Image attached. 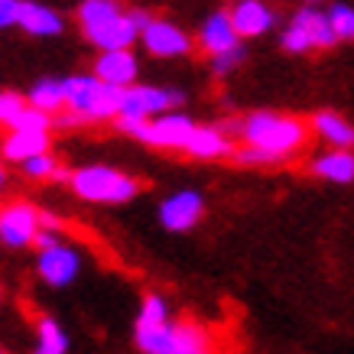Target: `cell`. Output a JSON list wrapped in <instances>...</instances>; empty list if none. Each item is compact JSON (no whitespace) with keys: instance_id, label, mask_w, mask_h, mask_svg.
I'll use <instances>...</instances> for the list:
<instances>
[{"instance_id":"obj_33","label":"cell","mask_w":354,"mask_h":354,"mask_svg":"<svg viewBox=\"0 0 354 354\" xmlns=\"http://www.w3.org/2000/svg\"><path fill=\"white\" fill-rule=\"evenodd\" d=\"M0 354H3V351H0Z\"/></svg>"},{"instance_id":"obj_32","label":"cell","mask_w":354,"mask_h":354,"mask_svg":"<svg viewBox=\"0 0 354 354\" xmlns=\"http://www.w3.org/2000/svg\"><path fill=\"white\" fill-rule=\"evenodd\" d=\"M3 183H7V172L0 169V189H3Z\"/></svg>"},{"instance_id":"obj_28","label":"cell","mask_w":354,"mask_h":354,"mask_svg":"<svg viewBox=\"0 0 354 354\" xmlns=\"http://www.w3.org/2000/svg\"><path fill=\"white\" fill-rule=\"evenodd\" d=\"M244 46H234V49H225V53H218V55H212V72L215 75H231L237 65L244 62Z\"/></svg>"},{"instance_id":"obj_25","label":"cell","mask_w":354,"mask_h":354,"mask_svg":"<svg viewBox=\"0 0 354 354\" xmlns=\"http://www.w3.org/2000/svg\"><path fill=\"white\" fill-rule=\"evenodd\" d=\"M328 20L338 39H354V7L348 3H332L328 7Z\"/></svg>"},{"instance_id":"obj_16","label":"cell","mask_w":354,"mask_h":354,"mask_svg":"<svg viewBox=\"0 0 354 354\" xmlns=\"http://www.w3.org/2000/svg\"><path fill=\"white\" fill-rule=\"evenodd\" d=\"M198 46H202L208 55H218V53H225V49L241 46V36H237L234 23H231V13L227 10L212 13V17L202 23V30H198Z\"/></svg>"},{"instance_id":"obj_27","label":"cell","mask_w":354,"mask_h":354,"mask_svg":"<svg viewBox=\"0 0 354 354\" xmlns=\"http://www.w3.org/2000/svg\"><path fill=\"white\" fill-rule=\"evenodd\" d=\"M23 172L30 176V179H55V172H59V162L53 160V153H39V156H30L26 162H20Z\"/></svg>"},{"instance_id":"obj_6","label":"cell","mask_w":354,"mask_h":354,"mask_svg":"<svg viewBox=\"0 0 354 354\" xmlns=\"http://www.w3.org/2000/svg\"><path fill=\"white\" fill-rule=\"evenodd\" d=\"M338 43V36L332 30V20H328V10H319V7H299L292 13L290 26L283 30V39L279 46L286 53H309V49H332Z\"/></svg>"},{"instance_id":"obj_19","label":"cell","mask_w":354,"mask_h":354,"mask_svg":"<svg viewBox=\"0 0 354 354\" xmlns=\"http://www.w3.org/2000/svg\"><path fill=\"white\" fill-rule=\"evenodd\" d=\"M312 172L325 179V183H335V185H348L354 183V150H328V153H319L312 160Z\"/></svg>"},{"instance_id":"obj_10","label":"cell","mask_w":354,"mask_h":354,"mask_svg":"<svg viewBox=\"0 0 354 354\" xmlns=\"http://www.w3.org/2000/svg\"><path fill=\"white\" fill-rule=\"evenodd\" d=\"M39 231V208L30 202H10L0 208V244L26 247Z\"/></svg>"},{"instance_id":"obj_21","label":"cell","mask_w":354,"mask_h":354,"mask_svg":"<svg viewBox=\"0 0 354 354\" xmlns=\"http://www.w3.org/2000/svg\"><path fill=\"white\" fill-rule=\"evenodd\" d=\"M26 104L32 108L46 111V114H59L65 111V88H62V78H39L36 85L30 88V95H26Z\"/></svg>"},{"instance_id":"obj_14","label":"cell","mask_w":354,"mask_h":354,"mask_svg":"<svg viewBox=\"0 0 354 354\" xmlns=\"http://www.w3.org/2000/svg\"><path fill=\"white\" fill-rule=\"evenodd\" d=\"M95 75L114 88H130L140 75V62L130 49H108V53L97 55Z\"/></svg>"},{"instance_id":"obj_24","label":"cell","mask_w":354,"mask_h":354,"mask_svg":"<svg viewBox=\"0 0 354 354\" xmlns=\"http://www.w3.org/2000/svg\"><path fill=\"white\" fill-rule=\"evenodd\" d=\"M53 124H55L53 114L32 108V104H23L20 114H17L7 127H10V130H49V133H53Z\"/></svg>"},{"instance_id":"obj_9","label":"cell","mask_w":354,"mask_h":354,"mask_svg":"<svg viewBox=\"0 0 354 354\" xmlns=\"http://www.w3.org/2000/svg\"><path fill=\"white\" fill-rule=\"evenodd\" d=\"M140 43L150 55L156 59H176V55H189L192 49V39L189 32L179 30L172 20H160V17H150L147 26L140 30Z\"/></svg>"},{"instance_id":"obj_2","label":"cell","mask_w":354,"mask_h":354,"mask_svg":"<svg viewBox=\"0 0 354 354\" xmlns=\"http://www.w3.org/2000/svg\"><path fill=\"white\" fill-rule=\"evenodd\" d=\"M137 348L143 354H215L212 335L198 322H156V325H137Z\"/></svg>"},{"instance_id":"obj_23","label":"cell","mask_w":354,"mask_h":354,"mask_svg":"<svg viewBox=\"0 0 354 354\" xmlns=\"http://www.w3.org/2000/svg\"><path fill=\"white\" fill-rule=\"evenodd\" d=\"M124 13L118 0H85L82 7H78V23H82V30L85 26H97V23L111 20V17H118Z\"/></svg>"},{"instance_id":"obj_13","label":"cell","mask_w":354,"mask_h":354,"mask_svg":"<svg viewBox=\"0 0 354 354\" xmlns=\"http://www.w3.org/2000/svg\"><path fill=\"white\" fill-rule=\"evenodd\" d=\"M185 153L192 160H225L234 153V140L221 124H195Z\"/></svg>"},{"instance_id":"obj_22","label":"cell","mask_w":354,"mask_h":354,"mask_svg":"<svg viewBox=\"0 0 354 354\" xmlns=\"http://www.w3.org/2000/svg\"><path fill=\"white\" fill-rule=\"evenodd\" d=\"M68 351V335L55 319H39L36 325V348L32 354H65Z\"/></svg>"},{"instance_id":"obj_29","label":"cell","mask_w":354,"mask_h":354,"mask_svg":"<svg viewBox=\"0 0 354 354\" xmlns=\"http://www.w3.org/2000/svg\"><path fill=\"white\" fill-rule=\"evenodd\" d=\"M17 10H20V0H0V30L17 26Z\"/></svg>"},{"instance_id":"obj_18","label":"cell","mask_w":354,"mask_h":354,"mask_svg":"<svg viewBox=\"0 0 354 354\" xmlns=\"http://www.w3.org/2000/svg\"><path fill=\"white\" fill-rule=\"evenodd\" d=\"M17 26L30 32V36H59L65 30V20L55 10L36 3V0H20V10H17Z\"/></svg>"},{"instance_id":"obj_5","label":"cell","mask_w":354,"mask_h":354,"mask_svg":"<svg viewBox=\"0 0 354 354\" xmlns=\"http://www.w3.org/2000/svg\"><path fill=\"white\" fill-rule=\"evenodd\" d=\"M118 127L124 133H130L133 140L147 143V147H156V150H185V143L192 137L195 120L185 118V114H169L162 111L150 120H118Z\"/></svg>"},{"instance_id":"obj_20","label":"cell","mask_w":354,"mask_h":354,"mask_svg":"<svg viewBox=\"0 0 354 354\" xmlns=\"http://www.w3.org/2000/svg\"><path fill=\"white\" fill-rule=\"evenodd\" d=\"M312 130H315V137L325 140L335 150H354V127L344 118H338L335 111H319L312 118Z\"/></svg>"},{"instance_id":"obj_11","label":"cell","mask_w":354,"mask_h":354,"mask_svg":"<svg viewBox=\"0 0 354 354\" xmlns=\"http://www.w3.org/2000/svg\"><path fill=\"white\" fill-rule=\"evenodd\" d=\"M202 215H205V198L198 192H192V189H183V192L169 195V198L160 205L162 227H166V231H176V234L192 231Z\"/></svg>"},{"instance_id":"obj_26","label":"cell","mask_w":354,"mask_h":354,"mask_svg":"<svg viewBox=\"0 0 354 354\" xmlns=\"http://www.w3.org/2000/svg\"><path fill=\"white\" fill-rule=\"evenodd\" d=\"M231 160L241 162V166H279V162H283L279 156H273V153H267V150H257V147H250V143L234 147Z\"/></svg>"},{"instance_id":"obj_30","label":"cell","mask_w":354,"mask_h":354,"mask_svg":"<svg viewBox=\"0 0 354 354\" xmlns=\"http://www.w3.org/2000/svg\"><path fill=\"white\" fill-rule=\"evenodd\" d=\"M32 244L39 247V250H46V247L59 244V231H49V227H39V231H36V237H32Z\"/></svg>"},{"instance_id":"obj_17","label":"cell","mask_w":354,"mask_h":354,"mask_svg":"<svg viewBox=\"0 0 354 354\" xmlns=\"http://www.w3.org/2000/svg\"><path fill=\"white\" fill-rule=\"evenodd\" d=\"M0 153L10 162H26L30 156L49 153V130H10L0 143Z\"/></svg>"},{"instance_id":"obj_8","label":"cell","mask_w":354,"mask_h":354,"mask_svg":"<svg viewBox=\"0 0 354 354\" xmlns=\"http://www.w3.org/2000/svg\"><path fill=\"white\" fill-rule=\"evenodd\" d=\"M150 13L143 10H124L111 20L97 23V26H85V39L95 46L97 53H108V49H130L140 39V30L147 26Z\"/></svg>"},{"instance_id":"obj_7","label":"cell","mask_w":354,"mask_h":354,"mask_svg":"<svg viewBox=\"0 0 354 354\" xmlns=\"http://www.w3.org/2000/svg\"><path fill=\"white\" fill-rule=\"evenodd\" d=\"M185 91L176 88H153V85H130L120 91L118 120H150L169 108H179Z\"/></svg>"},{"instance_id":"obj_15","label":"cell","mask_w":354,"mask_h":354,"mask_svg":"<svg viewBox=\"0 0 354 354\" xmlns=\"http://www.w3.org/2000/svg\"><path fill=\"white\" fill-rule=\"evenodd\" d=\"M231 23H234L241 39H254V36H263L277 23V13L270 10V3H263V0H237L231 7Z\"/></svg>"},{"instance_id":"obj_31","label":"cell","mask_w":354,"mask_h":354,"mask_svg":"<svg viewBox=\"0 0 354 354\" xmlns=\"http://www.w3.org/2000/svg\"><path fill=\"white\" fill-rule=\"evenodd\" d=\"M39 227H49V231H59L62 227V218L53 215V212H39Z\"/></svg>"},{"instance_id":"obj_12","label":"cell","mask_w":354,"mask_h":354,"mask_svg":"<svg viewBox=\"0 0 354 354\" xmlns=\"http://www.w3.org/2000/svg\"><path fill=\"white\" fill-rule=\"evenodd\" d=\"M78 270H82L78 250L65 247L62 241L53 247H46V250H39V277H43V283H49L53 290L68 286V283L78 277Z\"/></svg>"},{"instance_id":"obj_4","label":"cell","mask_w":354,"mask_h":354,"mask_svg":"<svg viewBox=\"0 0 354 354\" xmlns=\"http://www.w3.org/2000/svg\"><path fill=\"white\" fill-rule=\"evenodd\" d=\"M68 185L75 189L78 198L97 205L130 202L140 192V183L133 176H124V172L111 169V166H82V169L72 172Z\"/></svg>"},{"instance_id":"obj_3","label":"cell","mask_w":354,"mask_h":354,"mask_svg":"<svg viewBox=\"0 0 354 354\" xmlns=\"http://www.w3.org/2000/svg\"><path fill=\"white\" fill-rule=\"evenodd\" d=\"M65 88V111H72L82 124L85 120H111L118 118L120 108V91L124 88H114L108 82L91 72V75H68L62 78Z\"/></svg>"},{"instance_id":"obj_1","label":"cell","mask_w":354,"mask_h":354,"mask_svg":"<svg viewBox=\"0 0 354 354\" xmlns=\"http://www.w3.org/2000/svg\"><path fill=\"white\" fill-rule=\"evenodd\" d=\"M241 140L279 156L283 162H290V156L306 147L309 140V127L299 118H286V114H273V111H254L241 120Z\"/></svg>"}]
</instances>
